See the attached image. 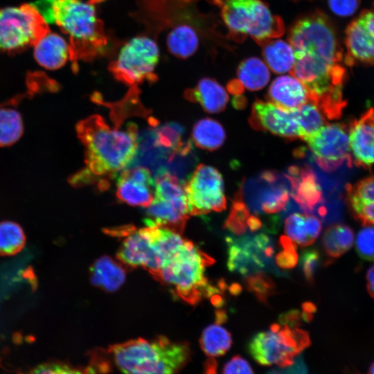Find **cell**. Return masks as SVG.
<instances>
[{
  "label": "cell",
  "mask_w": 374,
  "mask_h": 374,
  "mask_svg": "<svg viewBox=\"0 0 374 374\" xmlns=\"http://www.w3.org/2000/svg\"><path fill=\"white\" fill-rule=\"evenodd\" d=\"M288 41L295 57L291 74L305 85L309 101L316 104L326 118H339L346 106L342 89L346 71L332 23L321 11L308 14L295 21Z\"/></svg>",
  "instance_id": "6da1fadb"
},
{
  "label": "cell",
  "mask_w": 374,
  "mask_h": 374,
  "mask_svg": "<svg viewBox=\"0 0 374 374\" xmlns=\"http://www.w3.org/2000/svg\"><path fill=\"white\" fill-rule=\"evenodd\" d=\"M114 125L109 126L98 114L91 115L76 125L78 138L84 146V167L73 175L69 182L76 187L97 184L105 189L117 173L134 159L139 146L138 127L128 123L122 127L132 110L116 104L107 105Z\"/></svg>",
  "instance_id": "7a4b0ae2"
},
{
  "label": "cell",
  "mask_w": 374,
  "mask_h": 374,
  "mask_svg": "<svg viewBox=\"0 0 374 374\" xmlns=\"http://www.w3.org/2000/svg\"><path fill=\"white\" fill-rule=\"evenodd\" d=\"M103 0H36L35 6L46 23H55L69 37L70 60L91 61L103 53L108 43L104 24L96 14Z\"/></svg>",
  "instance_id": "3957f363"
},
{
  "label": "cell",
  "mask_w": 374,
  "mask_h": 374,
  "mask_svg": "<svg viewBox=\"0 0 374 374\" xmlns=\"http://www.w3.org/2000/svg\"><path fill=\"white\" fill-rule=\"evenodd\" d=\"M109 351L123 374H177L190 356L188 344L164 337L131 339L112 346Z\"/></svg>",
  "instance_id": "277c9868"
},
{
  "label": "cell",
  "mask_w": 374,
  "mask_h": 374,
  "mask_svg": "<svg viewBox=\"0 0 374 374\" xmlns=\"http://www.w3.org/2000/svg\"><path fill=\"white\" fill-rule=\"evenodd\" d=\"M214 262L213 258L186 239L164 260L154 278L171 286L185 302L196 305L203 297H207L210 283L205 276V269Z\"/></svg>",
  "instance_id": "5b68a950"
},
{
  "label": "cell",
  "mask_w": 374,
  "mask_h": 374,
  "mask_svg": "<svg viewBox=\"0 0 374 374\" xmlns=\"http://www.w3.org/2000/svg\"><path fill=\"white\" fill-rule=\"evenodd\" d=\"M211 1L220 7L222 20L236 42L249 36L262 46L284 33L282 19L274 15L262 0Z\"/></svg>",
  "instance_id": "8992f818"
},
{
  "label": "cell",
  "mask_w": 374,
  "mask_h": 374,
  "mask_svg": "<svg viewBox=\"0 0 374 374\" xmlns=\"http://www.w3.org/2000/svg\"><path fill=\"white\" fill-rule=\"evenodd\" d=\"M308 333L298 327L273 323L269 330L256 333L249 340L251 357L263 366H286L294 363L309 346Z\"/></svg>",
  "instance_id": "52a82bcc"
},
{
  "label": "cell",
  "mask_w": 374,
  "mask_h": 374,
  "mask_svg": "<svg viewBox=\"0 0 374 374\" xmlns=\"http://www.w3.org/2000/svg\"><path fill=\"white\" fill-rule=\"evenodd\" d=\"M159 58L157 38L143 33L122 46L108 69L117 80L131 87L144 81L152 83L157 80L154 71Z\"/></svg>",
  "instance_id": "ba28073f"
},
{
  "label": "cell",
  "mask_w": 374,
  "mask_h": 374,
  "mask_svg": "<svg viewBox=\"0 0 374 374\" xmlns=\"http://www.w3.org/2000/svg\"><path fill=\"white\" fill-rule=\"evenodd\" d=\"M145 223L181 234L189 217L184 184L168 172L159 173L154 181V198L147 207Z\"/></svg>",
  "instance_id": "9c48e42d"
},
{
  "label": "cell",
  "mask_w": 374,
  "mask_h": 374,
  "mask_svg": "<svg viewBox=\"0 0 374 374\" xmlns=\"http://www.w3.org/2000/svg\"><path fill=\"white\" fill-rule=\"evenodd\" d=\"M50 30L33 3L0 9V52L21 53Z\"/></svg>",
  "instance_id": "30bf717a"
},
{
  "label": "cell",
  "mask_w": 374,
  "mask_h": 374,
  "mask_svg": "<svg viewBox=\"0 0 374 374\" xmlns=\"http://www.w3.org/2000/svg\"><path fill=\"white\" fill-rule=\"evenodd\" d=\"M159 230V227L147 226L137 230L127 226L110 231L112 235L125 238L117 258L127 266L142 267L154 277L163 262Z\"/></svg>",
  "instance_id": "8fae6325"
},
{
  "label": "cell",
  "mask_w": 374,
  "mask_h": 374,
  "mask_svg": "<svg viewBox=\"0 0 374 374\" xmlns=\"http://www.w3.org/2000/svg\"><path fill=\"white\" fill-rule=\"evenodd\" d=\"M190 215H201L226 208L224 181L214 167L199 164L184 183Z\"/></svg>",
  "instance_id": "7c38bea8"
},
{
  "label": "cell",
  "mask_w": 374,
  "mask_h": 374,
  "mask_svg": "<svg viewBox=\"0 0 374 374\" xmlns=\"http://www.w3.org/2000/svg\"><path fill=\"white\" fill-rule=\"evenodd\" d=\"M227 267L230 271L247 275L274 266V246L265 233L240 238L227 236Z\"/></svg>",
  "instance_id": "4fadbf2b"
},
{
  "label": "cell",
  "mask_w": 374,
  "mask_h": 374,
  "mask_svg": "<svg viewBox=\"0 0 374 374\" xmlns=\"http://www.w3.org/2000/svg\"><path fill=\"white\" fill-rule=\"evenodd\" d=\"M348 130L344 124H325L316 133L305 139L317 165L325 172H332L352 157Z\"/></svg>",
  "instance_id": "5bb4252c"
},
{
  "label": "cell",
  "mask_w": 374,
  "mask_h": 374,
  "mask_svg": "<svg viewBox=\"0 0 374 374\" xmlns=\"http://www.w3.org/2000/svg\"><path fill=\"white\" fill-rule=\"evenodd\" d=\"M346 53L344 63L353 66L358 62L374 64V3L363 10L346 30Z\"/></svg>",
  "instance_id": "9a60e30c"
},
{
  "label": "cell",
  "mask_w": 374,
  "mask_h": 374,
  "mask_svg": "<svg viewBox=\"0 0 374 374\" xmlns=\"http://www.w3.org/2000/svg\"><path fill=\"white\" fill-rule=\"evenodd\" d=\"M249 124L256 130L269 132L290 140L301 137L294 110L281 108L269 101L257 100L253 103Z\"/></svg>",
  "instance_id": "2e32d148"
},
{
  "label": "cell",
  "mask_w": 374,
  "mask_h": 374,
  "mask_svg": "<svg viewBox=\"0 0 374 374\" xmlns=\"http://www.w3.org/2000/svg\"><path fill=\"white\" fill-rule=\"evenodd\" d=\"M154 181L143 166L124 170L116 181V197L132 206L148 207L154 198Z\"/></svg>",
  "instance_id": "e0dca14e"
},
{
  "label": "cell",
  "mask_w": 374,
  "mask_h": 374,
  "mask_svg": "<svg viewBox=\"0 0 374 374\" xmlns=\"http://www.w3.org/2000/svg\"><path fill=\"white\" fill-rule=\"evenodd\" d=\"M285 177L290 182V195L305 213L310 214L323 202L321 188L308 167L292 166Z\"/></svg>",
  "instance_id": "ac0fdd59"
},
{
  "label": "cell",
  "mask_w": 374,
  "mask_h": 374,
  "mask_svg": "<svg viewBox=\"0 0 374 374\" xmlns=\"http://www.w3.org/2000/svg\"><path fill=\"white\" fill-rule=\"evenodd\" d=\"M348 134L355 164L370 167L374 163V107L368 109L351 123Z\"/></svg>",
  "instance_id": "d6986e66"
},
{
  "label": "cell",
  "mask_w": 374,
  "mask_h": 374,
  "mask_svg": "<svg viewBox=\"0 0 374 374\" xmlns=\"http://www.w3.org/2000/svg\"><path fill=\"white\" fill-rule=\"evenodd\" d=\"M267 98L269 102L287 110H294L309 101L307 88L292 74L275 78L268 89Z\"/></svg>",
  "instance_id": "ffe728a7"
},
{
  "label": "cell",
  "mask_w": 374,
  "mask_h": 374,
  "mask_svg": "<svg viewBox=\"0 0 374 374\" xmlns=\"http://www.w3.org/2000/svg\"><path fill=\"white\" fill-rule=\"evenodd\" d=\"M346 203L354 217L364 225H374V175L347 184Z\"/></svg>",
  "instance_id": "44dd1931"
},
{
  "label": "cell",
  "mask_w": 374,
  "mask_h": 374,
  "mask_svg": "<svg viewBox=\"0 0 374 374\" xmlns=\"http://www.w3.org/2000/svg\"><path fill=\"white\" fill-rule=\"evenodd\" d=\"M33 47L35 60L47 69H58L70 59L68 42L62 36L51 30L39 39Z\"/></svg>",
  "instance_id": "7402d4cb"
},
{
  "label": "cell",
  "mask_w": 374,
  "mask_h": 374,
  "mask_svg": "<svg viewBox=\"0 0 374 374\" xmlns=\"http://www.w3.org/2000/svg\"><path fill=\"white\" fill-rule=\"evenodd\" d=\"M184 97L190 102L199 103L204 111L211 114L224 111L229 101L224 88L210 78H202L194 88L186 90Z\"/></svg>",
  "instance_id": "603a6c76"
},
{
  "label": "cell",
  "mask_w": 374,
  "mask_h": 374,
  "mask_svg": "<svg viewBox=\"0 0 374 374\" xmlns=\"http://www.w3.org/2000/svg\"><path fill=\"white\" fill-rule=\"evenodd\" d=\"M321 227V221L317 216L295 213L285 219L284 231L295 244L308 246L318 238Z\"/></svg>",
  "instance_id": "cb8c5ba5"
},
{
  "label": "cell",
  "mask_w": 374,
  "mask_h": 374,
  "mask_svg": "<svg viewBox=\"0 0 374 374\" xmlns=\"http://www.w3.org/2000/svg\"><path fill=\"white\" fill-rule=\"evenodd\" d=\"M90 278L95 286L107 292H114L124 283L125 271L119 263L105 256L91 266Z\"/></svg>",
  "instance_id": "d4e9b609"
},
{
  "label": "cell",
  "mask_w": 374,
  "mask_h": 374,
  "mask_svg": "<svg viewBox=\"0 0 374 374\" xmlns=\"http://www.w3.org/2000/svg\"><path fill=\"white\" fill-rule=\"evenodd\" d=\"M199 33L196 27L188 24L170 30L166 36L168 51L179 58L190 57L198 48L200 40Z\"/></svg>",
  "instance_id": "484cf974"
},
{
  "label": "cell",
  "mask_w": 374,
  "mask_h": 374,
  "mask_svg": "<svg viewBox=\"0 0 374 374\" xmlns=\"http://www.w3.org/2000/svg\"><path fill=\"white\" fill-rule=\"evenodd\" d=\"M262 53L265 64L273 72L279 74L292 72L295 57L289 41L273 39L262 46Z\"/></svg>",
  "instance_id": "4316f807"
},
{
  "label": "cell",
  "mask_w": 374,
  "mask_h": 374,
  "mask_svg": "<svg viewBox=\"0 0 374 374\" xmlns=\"http://www.w3.org/2000/svg\"><path fill=\"white\" fill-rule=\"evenodd\" d=\"M192 139L198 148L209 151L220 148L226 139L223 126L217 121L205 118L193 126Z\"/></svg>",
  "instance_id": "83f0119b"
},
{
  "label": "cell",
  "mask_w": 374,
  "mask_h": 374,
  "mask_svg": "<svg viewBox=\"0 0 374 374\" xmlns=\"http://www.w3.org/2000/svg\"><path fill=\"white\" fill-rule=\"evenodd\" d=\"M237 76L244 88L257 91L267 85L270 79V72L265 62L258 57H250L240 63Z\"/></svg>",
  "instance_id": "f1b7e54d"
},
{
  "label": "cell",
  "mask_w": 374,
  "mask_h": 374,
  "mask_svg": "<svg viewBox=\"0 0 374 374\" xmlns=\"http://www.w3.org/2000/svg\"><path fill=\"white\" fill-rule=\"evenodd\" d=\"M354 240V233L350 226L335 224L328 226L324 231L322 246L328 256L337 258L350 249Z\"/></svg>",
  "instance_id": "f546056e"
},
{
  "label": "cell",
  "mask_w": 374,
  "mask_h": 374,
  "mask_svg": "<svg viewBox=\"0 0 374 374\" xmlns=\"http://www.w3.org/2000/svg\"><path fill=\"white\" fill-rule=\"evenodd\" d=\"M183 134L184 129L179 125L165 124L155 130V146L168 150L172 159L177 154L186 155L190 151L192 145L190 141H181Z\"/></svg>",
  "instance_id": "4dcf8cb0"
},
{
  "label": "cell",
  "mask_w": 374,
  "mask_h": 374,
  "mask_svg": "<svg viewBox=\"0 0 374 374\" xmlns=\"http://www.w3.org/2000/svg\"><path fill=\"white\" fill-rule=\"evenodd\" d=\"M199 344L205 355L214 358L224 355L230 349L232 337L226 328L215 323L204 329Z\"/></svg>",
  "instance_id": "1f68e13d"
},
{
  "label": "cell",
  "mask_w": 374,
  "mask_h": 374,
  "mask_svg": "<svg viewBox=\"0 0 374 374\" xmlns=\"http://www.w3.org/2000/svg\"><path fill=\"white\" fill-rule=\"evenodd\" d=\"M290 190L282 185H274L260 193L253 204L254 211L267 214L276 213L284 210L289 202Z\"/></svg>",
  "instance_id": "d6a6232c"
},
{
  "label": "cell",
  "mask_w": 374,
  "mask_h": 374,
  "mask_svg": "<svg viewBox=\"0 0 374 374\" xmlns=\"http://www.w3.org/2000/svg\"><path fill=\"white\" fill-rule=\"evenodd\" d=\"M294 113L300 127L302 140L316 133L326 123L325 116L312 101H308L294 109Z\"/></svg>",
  "instance_id": "836d02e7"
},
{
  "label": "cell",
  "mask_w": 374,
  "mask_h": 374,
  "mask_svg": "<svg viewBox=\"0 0 374 374\" xmlns=\"http://www.w3.org/2000/svg\"><path fill=\"white\" fill-rule=\"evenodd\" d=\"M23 122L20 114L10 107H0V146L16 143L23 134Z\"/></svg>",
  "instance_id": "e575fe53"
},
{
  "label": "cell",
  "mask_w": 374,
  "mask_h": 374,
  "mask_svg": "<svg viewBox=\"0 0 374 374\" xmlns=\"http://www.w3.org/2000/svg\"><path fill=\"white\" fill-rule=\"evenodd\" d=\"M26 236L21 227L13 222H0V256H12L24 247Z\"/></svg>",
  "instance_id": "d590c367"
},
{
  "label": "cell",
  "mask_w": 374,
  "mask_h": 374,
  "mask_svg": "<svg viewBox=\"0 0 374 374\" xmlns=\"http://www.w3.org/2000/svg\"><path fill=\"white\" fill-rule=\"evenodd\" d=\"M249 215V210L242 199L241 193L239 192L232 202L230 213L224 223L223 228L236 235H241L247 231V221Z\"/></svg>",
  "instance_id": "8d00e7d4"
},
{
  "label": "cell",
  "mask_w": 374,
  "mask_h": 374,
  "mask_svg": "<svg viewBox=\"0 0 374 374\" xmlns=\"http://www.w3.org/2000/svg\"><path fill=\"white\" fill-rule=\"evenodd\" d=\"M244 283L247 290L264 304H267L268 299L275 293L274 283L262 271L247 276Z\"/></svg>",
  "instance_id": "74e56055"
},
{
  "label": "cell",
  "mask_w": 374,
  "mask_h": 374,
  "mask_svg": "<svg viewBox=\"0 0 374 374\" xmlns=\"http://www.w3.org/2000/svg\"><path fill=\"white\" fill-rule=\"evenodd\" d=\"M279 244L282 251L275 257L276 265L283 269L294 268L298 262L296 244L287 236L281 235L279 238Z\"/></svg>",
  "instance_id": "f35d334b"
},
{
  "label": "cell",
  "mask_w": 374,
  "mask_h": 374,
  "mask_svg": "<svg viewBox=\"0 0 374 374\" xmlns=\"http://www.w3.org/2000/svg\"><path fill=\"white\" fill-rule=\"evenodd\" d=\"M355 247L361 258L374 261V225H365L358 232Z\"/></svg>",
  "instance_id": "ab89813d"
},
{
  "label": "cell",
  "mask_w": 374,
  "mask_h": 374,
  "mask_svg": "<svg viewBox=\"0 0 374 374\" xmlns=\"http://www.w3.org/2000/svg\"><path fill=\"white\" fill-rule=\"evenodd\" d=\"M28 374H91L90 369H82L65 364L49 362L34 368Z\"/></svg>",
  "instance_id": "60d3db41"
},
{
  "label": "cell",
  "mask_w": 374,
  "mask_h": 374,
  "mask_svg": "<svg viewBox=\"0 0 374 374\" xmlns=\"http://www.w3.org/2000/svg\"><path fill=\"white\" fill-rule=\"evenodd\" d=\"M319 261L320 255L317 249H308L301 254L300 265L305 280L310 284L314 282V274L319 266Z\"/></svg>",
  "instance_id": "b9f144b4"
},
{
  "label": "cell",
  "mask_w": 374,
  "mask_h": 374,
  "mask_svg": "<svg viewBox=\"0 0 374 374\" xmlns=\"http://www.w3.org/2000/svg\"><path fill=\"white\" fill-rule=\"evenodd\" d=\"M360 0H328L330 9L340 17L352 15L358 8Z\"/></svg>",
  "instance_id": "7bdbcfd3"
},
{
  "label": "cell",
  "mask_w": 374,
  "mask_h": 374,
  "mask_svg": "<svg viewBox=\"0 0 374 374\" xmlns=\"http://www.w3.org/2000/svg\"><path fill=\"white\" fill-rule=\"evenodd\" d=\"M222 374H254L249 363L240 356H235L224 366Z\"/></svg>",
  "instance_id": "ee69618b"
},
{
  "label": "cell",
  "mask_w": 374,
  "mask_h": 374,
  "mask_svg": "<svg viewBox=\"0 0 374 374\" xmlns=\"http://www.w3.org/2000/svg\"><path fill=\"white\" fill-rule=\"evenodd\" d=\"M267 374H308V370L303 357L300 355L292 364L286 366H276Z\"/></svg>",
  "instance_id": "f6af8a7d"
},
{
  "label": "cell",
  "mask_w": 374,
  "mask_h": 374,
  "mask_svg": "<svg viewBox=\"0 0 374 374\" xmlns=\"http://www.w3.org/2000/svg\"><path fill=\"white\" fill-rule=\"evenodd\" d=\"M301 313L299 310H290L279 316L280 324L287 325L290 327H298L300 325Z\"/></svg>",
  "instance_id": "bcb514c9"
},
{
  "label": "cell",
  "mask_w": 374,
  "mask_h": 374,
  "mask_svg": "<svg viewBox=\"0 0 374 374\" xmlns=\"http://www.w3.org/2000/svg\"><path fill=\"white\" fill-rule=\"evenodd\" d=\"M244 88L243 85L238 79H233L226 84L227 91L235 96L243 94Z\"/></svg>",
  "instance_id": "7dc6e473"
},
{
  "label": "cell",
  "mask_w": 374,
  "mask_h": 374,
  "mask_svg": "<svg viewBox=\"0 0 374 374\" xmlns=\"http://www.w3.org/2000/svg\"><path fill=\"white\" fill-rule=\"evenodd\" d=\"M247 224L251 233L258 231L262 227V222L260 219L255 215H249L247 219Z\"/></svg>",
  "instance_id": "c3c4849f"
},
{
  "label": "cell",
  "mask_w": 374,
  "mask_h": 374,
  "mask_svg": "<svg viewBox=\"0 0 374 374\" xmlns=\"http://www.w3.org/2000/svg\"><path fill=\"white\" fill-rule=\"evenodd\" d=\"M366 287L368 293L374 299V265L371 267L367 271Z\"/></svg>",
  "instance_id": "681fc988"
},
{
  "label": "cell",
  "mask_w": 374,
  "mask_h": 374,
  "mask_svg": "<svg viewBox=\"0 0 374 374\" xmlns=\"http://www.w3.org/2000/svg\"><path fill=\"white\" fill-rule=\"evenodd\" d=\"M233 105L237 109H241L247 105V98L242 94L235 95L233 98Z\"/></svg>",
  "instance_id": "f907efd6"
},
{
  "label": "cell",
  "mask_w": 374,
  "mask_h": 374,
  "mask_svg": "<svg viewBox=\"0 0 374 374\" xmlns=\"http://www.w3.org/2000/svg\"><path fill=\"white\" fill-rule=\"evenodd\" d=\"M227 320V314L224 310L215 311V323L222 324Z\"/></svg>",
  "instance_id": "816d5d0a"
},
{
  "label": "cell",
  "mask_w": 374,
  "mask_h": 374,
  "mask_svg": "<svg viewBox=\"0 0 374 374\" xmlns=\"http://www.w3.org/2000/svg\"><path fill=\"white\" fill-rule=\"evenodd\" d=\"M303 312L313 314L317 310L316 305L312 302H305L302 305Z\"/></svg>",
  "instance_id": "f5cc1de1"
},
{
  "label": "cell",
  "mask_w": 374,
  "mask_h": 374,
  "mask_svg": "<svg viewBox=\"0 0 374 374\" xmlns=\"http://www.w3.org/2000/svg\"><path fill=\"white\" fill-rule=\"evenodd\" d=\"M229 292L233 296H238L242 291V287L240 284L233 283L228 287Z\"/></svg>",
  "instance_id": "db71d44e"
},
{
  "label": "cell",
  "mask_w": 374,
  "mask_h": 374,
  "mask_svg": "<svg viewBox=\"0 0 374 374\" xmlns=\"http://www.w3.org/2000/svg\"><path fill=\"white\" fill-rule=\"evenodd\" d=\"M367 374H374V360L371 364Z\"/></svg>",
  "instance_id": "11a10c76"
}]
</instances>
